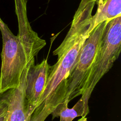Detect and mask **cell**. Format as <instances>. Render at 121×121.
<instances>
[{
  "label": "cell",
  "mask_w": 121,
  "mask_h": 121,
  "mask_svg": "<svg viewBox=\"0 0 121 121\" xmlns=\"http://www.w3.org/2000/svg\"><path fill=\"white\" fill-rule=\"evenodd\" d=\"M108 21L97 25L86 39L69 74L45 102L55 108L64 101L69 102L80 95L82 83L95 57Z\"/></svg>",
  "instance_id": "cell-1"
},
{
  "label": "cell",
  "mask_w": 121,
  "mask_h": 121,
  "mask_svg": "<svg viewBox=\"0 0 121 121\" xmlns=\"http://www.w3.org/2000/svg\"><path fill=\"white\" fill-rule=\"evenodd\" d=\"M121 50V16L109 20L105 27L94 60L80 91V98L88 106V100L99 80L112 68Z\"/></svg>",
  "instance_id": "cell-2"
},
{
  "label": "cell",
  "mask_w": 121,
  "mask_h": 121,
  "mask_svg": "<svg viewBox=\"0 0 121 121\" xmlns=\"http://www.w3.org/2000/svg\"><path fill=\"white\" fill-rule=\"evenodd\" d=\"M0 30L2 37L0 73V94L17 87L27 63L26 49L0 17Z\"/></svg>",
  "instance_id": "cell-3"
},
{
  "label": "cell",
  "mask_w": 121,
  "mask_h": 121,
  "mask_svg": "<svg viewBox=\"0 0 121 121\" xmlns=\"http://www.w3.org/2000/svg\"><path fill=\"white\" fill-rule=\"evenodd\" d=\"M88 36L86 32L80 35L73 44L58 58L56 63L51 66L46 86L36 107L44 103L60 83L67 77L74 65L85 40Z\"/></svg>",
  "instance_id": "cell-4"
},
{
  "label": "cell",
  "mask_w": 121,
  "mask_h": 121,
  "mask_svg": "<svg viewBox=\"0 0 121 121\" xmlns=\"http://www.w3.org/2000/svg\"><path fill=\"white\" fill-rule=\"evenodd\" d=\"M28 61L21 75L18 86L5 92L7 109L4 121H30L33 113L25 96V87Z\"/></svg>",
  "instance_id": "cell-5"
},
{
  "label": "cell",
  "mask_w": 121,
  "mask_h": 121,
  "mask_svg": "<svg viewBox=\"0 0 121 121\" xmlns=\"http://www.w3.org/2000/svg\"><path fill=\"white\" fill-rule=\"evenodd\" d=\"M17 16L18 33L17 36L23 44L28 59L31 60L46 45V41L40 38L31 28L27 17L26 0H14Z\"/></svg>",
  "instance_id": "cell-6"
},
{
  "label": "cell",
  "mask_w": 121,
  "mask_h": 121,
  "mask_svg": "<svg viewBox=\"0 0 121 121\" xmlns=\"http://www.w3.org/2000/svg\"><path fill=\"white\" fill-rule=\"evenodd\" d=\"M51 69V66L46 59L36 65L35 64V58L30 61L26 78L25 96L33 112L46 86Z\"/></svg>",
  "instance_id": "cell-7"
},
{
  "label": "cell",
  "mask_w": 121,
  "mask_h": 121,
  "mask_svg": "<svg viewBox=\"0 0 121 121\" xmlns=\"http://www.w3.org/2000/svg\"><path fill=\"white\" fill-rule=\"evenodd\" d=\"M97 9L92 15L87 34L89 35L99 24L121 16V0H94Z\"/></svg>",
  "instance_id": "cell-8"
},
{
  "label": "cell",
  "mask_w": 121,
  "mask_h": 121,
  "mask_svg": "<svg viewBox=\"0 0 121 121\" xmlns=\"http://www.w3.org/2000/svg\"><path fill=\"white\" fill-rule=\"evenodd\" d=\"M69 102L67 100L58 104L51 114L52 119L60 117V121H72L79 116L86 117L89 113V107L85 105L84 101L80 99L72 108L68 107Z\"/></svg>",
  "instance_id": "cell-9"
},
{
  "label": "cell",
  "mask_w": 121,
  "mask_h": 121,
  "mask_svg": "<svg viewBox=\"0 0 121 121\" xmlns=\"http://www.w3.org/2000/svg\"><path fill=\"white\" fill-rule=\"evenodd\" d=\"M54 108L48 104H40L35 110L30 121H44Z\"/></svg>",
  "instance_id": "cell-10"
},
{
  "label": "cell",
  "mask_w": 121,
  "mask_h": 121,
  "mask_svg": "<svg viewBox=\"0 0 121 121\" xmlns=\"http://www.w3.org/2000/svg\"><path fill=\"white\" fill-rule=\"evenodd\" d=\"M7 103L6 99L5 93L0 94V114L6 110Z\"/></svg>",
  "instance_id": "cell-11"
},
{
  "label": "cell",
  "mask_w": 121,
  "mask_h": 121,
  "mask_svg": "<svg viewBox=\"0 0 121 121\" xmlns=\"http://www.w3.org/2000/svg\"><path fill=\"white\" fill-rule=\"evenodd\" d=\"M6 111H7V109L4 112H3L1 114H0V121H4Z\"/></svg>",
  "instance_id": "cell-12"
},
{
  "label": "cell",
  "mask_w": 121,
  "mask_h": 121,
  "mask_svg": "<svg viewBox=\"0 0 121 121\" xmlns=\"http://www.w3.org/2000/svg\"><path fill=\"white\" fill-rule=\"evenodd\" d=\"M78 121H87V118L86 117H82L80 119H78Z\"/></svg>",
  "instance_id": "cell-13"
}]
</instances>
